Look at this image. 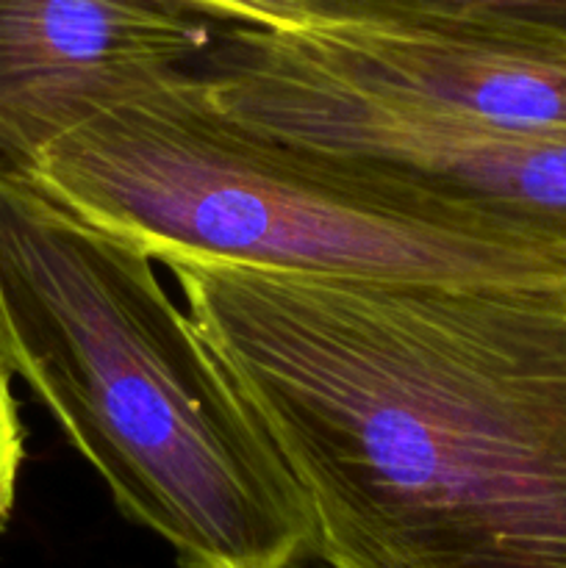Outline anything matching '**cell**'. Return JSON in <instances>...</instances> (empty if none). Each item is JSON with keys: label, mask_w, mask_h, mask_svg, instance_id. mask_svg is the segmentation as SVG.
Masks as SVG:
<instances>
[{"label": "cell", "mask_w": 566, "mask_h": 568, "mask_svg": "<svg viewBox=\"0 0 566 568\" xmlns=\"http://www.w3.org/2000/svg\"><path fill=\"white\" fill-rule=\"evenodd\" d=\"M331 568H566L564 283L172 261Z\"/></svg>", "instance_id": "obj_1"}, {"label": "cell", "mask_w": 566, "mask_h": 568, "mask_svg": "<svg viewBox=\"0 0 566 568\" xmlns=\"http://www.w3.org/2000/svg\"><path fill=\"white\" fill-rule=\"evenodd\" d=\"M0 364L183 568L322 564L309 499L153 258L17 181H0Z\"/></svg>", "instance_id": "obj_2"}, {"label": "cell", "mask_w": 566, "mask_h": 568, "mask_svg": "<svg viewBox=\"0 0 566 568\" xmlns=\"http://www.w3.org/2000/svg\"><path fill=\"white\" fill-rule=\"evenodd\" d=\"M26 183L161 264L566 286V266L505 222L233 120L198 70L89 116Z\"/></svg>", "instance_id": "obj_3"}, {"label": "cell", "mask_w": 566, "mask_h": 568, "mask_svg": "<svg viewBox=\"0 0 566 568\" xmlns=\"http://www.w3.org/2000/svg\"><path fill=\"white\" fill-rule=\"evenodd\" d=\"M198 75L233 120L483 211L566 266V131H519L358 87L266 28L222 31Z\"/></svg>", "instance_id": "obj_4"}, {"label": "cell", "mask_w": 566, "mask_h": 568, "mask_svg": "<svg viewBox=\"0 0 566 568\" xmlns=\"http://www.w3.org/2000/svg\"><path fill=\"white\" fill-rule=\"evenodd\" d=\"M209 17L164 0H0V181L214 48Z\"/></svg>", "instance_id": "obj_5"}, {"label": "cell", "mask_w": 566, "mask_h": 568, "mask_svg": "<svg viewBox=\"0 0 566 568\" xmlns=\"http://www.w3.org/2000/svg\"><path fill=\"white\" fill-rule=\"evenodd\" d=\"M281 33L358 87L519 131H566V28L320 22Z\"/></svg>", "instance_id": "obj_6"}, {"label": "cell", "mask_w": 566, "mask_h": 568, "mask_svg": "<svg viewBox=\"0 0 566 568\" xmlns=\"http://www.w3.org/2000/svg\"><path fill=\"white\" fill-rule=\"evenodd\" d=\"M164 3L198 11L211 20L266 28V31H303L316 26L305 0H164Z\"/></svg>", "instance_id": "obj_7"}, {"label": "cell", "mask_w": 566, "mask_h": 568, "mask_svg": "<svg viewBox=\"0 0 566 568\" xmlns=\"http://www.w3.org/2000/svg\"><path fill=\"white\" fill-rule=\"evenodd\" d=\"M22 458H26V438H22L17 403L11 397V375L0 364V530L14 508Z\"/></svg>", "instance_id": "obj_8"}]
</instances>
